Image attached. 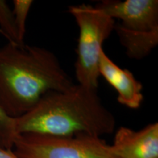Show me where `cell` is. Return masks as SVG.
<instances>
[{
    "instance_id": "cell-1",
    "label": "cell",
    "mask_w": 158,
    "mask_h": 158,
    "mask_svg": "<svg viewBox=\"0 0 158 158\" xmlns=\"http://www.w3.org/2000/svg\"><path fill=\"white\" fill-rule=\"evenodd\" d=\"M73 85L48 49L9 43L0 48V108L10 117L27 113L47 92H63Z\"/></svg>"
},
{
    "instance_id": "cell-2",
    "label": "cell",
    "mask_w": 158,
    "mask_h": 158,
    "mask_svg": "<svg viewBox=\"0 0 158 158\" xmlns=\"http://www.w3.org/2000/svg\"><path fill=\"white\" fill-rule=\"evenodd\" d=\"M116 124L115 116L102 104L98 89L80 84L63 92H47L30 110L14 118L16 135L85 134L100 138L114 133Z\"/></svg>"
},
{
    "instance_id": "cell-3",
    "label": "cell",
    "mask_w": 158,
    "mask_h": 158,
    "mask_svg": "<svg viewBox=\"0 0 158 158\" xmlns=\"http://www.w3.org/2000/svg\"><path fill=\"white\" fill-rule=\"evenodd\" d=\"M68 12L79 29L75 63L78 84L98 89L99 54L104 41L114 30L115 21L95 7L86 4L70 6Z\"/></svg>"
},
{
    "instance_id": "cell-4",
    "label": "cell",
    "mask_w": 158,
    "mask_h": 158,
    "mask_svg": "<svg viewBox=\"0 0 158 158\" xmlns=\"http://www.w3.org/2000/svg\"><path fill=\"white\" fill-rule=\"evenodd\" d=\"M12 150L19 158H118L103 139L85 134H19Z\"/></svg>"
},
{
    "instance_id": "cell-5",
    "label": "cell",
    "mask_w": 158,
    "mask_h": 158,
    "mask_svg": "<svg viewBox=\"0 0 158 158\" xmlns=\"http://www.w3.org/2000/svg\"><path fill=\"white\" fill-rule=\"evenodd\" d=\"M96 8L111 19H119L124 28L148 31L158 28L157 0H103Z\"/></svg>"
},
{
    "instance_id": "cell-6",
    "label": "cell",
    "mask_w": 158,
    "mask_h": 158,
    "mask_svg": "<svg viewBox=\"0 0 158 158\" xmlns=\"http://www.w3.org/2000/svg\"><path fill=\"white\" fill-rule=\"evenodd\" d=\"M110 148L118 158H158L157 122L138 131L119 127Z\"/></svg>"
},
{
    "instance_id": "cell-7",
    "label": "cell",
    "mask_w": 158,
    "mask_h": 158,
    "mask_svg": "<svg viewBox=\"0 0 158 158\" xmlns=\"http://www.w3.org/2000/svg\"><path fill=\"white\" fill-rule=\"evenodd\" d=\"M100 76H102L118 93L120 104L131 109H138L143 100V85L127 69H122L106 54L103 48L100 51L98 60Z\"/></svg>"
},
{
    "instance_id": "cell-8",
    "label": "cell",
    "mask_w": 158,
    "mask_h": 158,
    "mask_svg": "<svg viewBox=\"0 0 158 158\" xmlns=\"http://www.w3.org/2000/svg\"><path fill=\"white\" fill-rule=\"evenodd\" d=\"M114 30L130 59H143L158 44V28L148 31H137L125 29L120 23H116Z\"/></svg>"
},
{
    "instance_id": "cell-9",
    "label": "cell",
    "mask_w": 158,
    "mask_h": 158,
    "mask_svg": "<svg viewBox=\"0 0 158 158\" xmlns=\"http://www.w3.org/2000/svg\"><path fill=\"white\" fill-rule=\"evenodd\" d=\"M0 32L9 43L19 47L25 45L20 43L13 11L5 0H0Z\"/></svg>"
},
{
    "instance_id": "cell-10",
    "label": "cell",
    "mask_w": 158,
    "mask_h": 158,
    "mask_svg": "<svg viewBox=\"0 0 158 158\" xmlns=\"http://www.w3.org/2000/svg\"><path fill=\"white\" fill-rule=\"evenodd\" d=\"M13 11L14 17L15 24L16 27L18 36L20 43L25 45L24 37L26 34V23L28 16L29 12L33 4L31 0H14Z\"/></svg>"
},
{
    "instance_id": "cell-11",
    "label": "cell",
    "mask_w": 158,
    "mask_h": 158,
    "mask_svg": "<svg viewBox=\"0 0 158 158\" xmlns=\"http://www.w3.org/2000/svg\"><path fill=\"white\" fill-rule=\"evenodd\" d=\"M16 135L14 118L7 116L0 108V147L13 149V142Z\"/></svg>"
},
{
    "instance_id": "cell-12",
    "label": "cell",
    "mask_w": 158,
    "mask_h": 158,
    "mask_svg": "<svg viewBox=\"0 0 158 158\" xmlns=\"http://www.w3.org/2000/svg\"><path fill=\"white\" fill-rule=\"evenodd\" d=\"M0 158H19L12 149H7L0 147Z\"/></svg>"
}]
</instances>
